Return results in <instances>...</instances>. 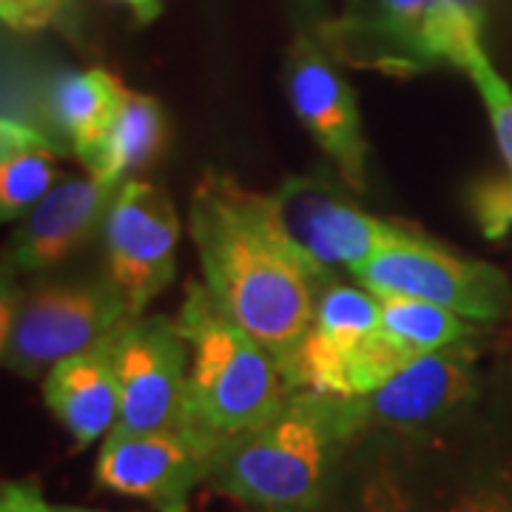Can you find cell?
Instances as JSON below:
<instances>
[{
    "instance_id": "cell-23",
    "label": "cell",
    "mask_w": 512,
    "mask_h": 512,
    "mask_svg": "<svg viewBox=\"0 0 512 512\" xmlns=\"http://www.w3.org/2000/svg\"><path fill=\"white\" fill-rule=\"evenodd\" d=\"M450 512H512V476H493L464 490Z\"/></svg>"
},
{
    "instance_id": "cell-10",
    "label": "cell",
    "mask_w": 512,
    "mask_h": 512,
    "mask_svg": "<svg viewBox=\"0 0 512 512\" xmlns=\"http://www.w3.org/2000/svg\"><path fill=\"white\" fill-rule=\"evenodd\" d=\"M271 205L288 239L328 274L333 268H348L353 274L379 248L410 231L399 222L367 214L325 177L285 180L271 194Z\"/></svg>"
},
{
    "instance_id": "cell-12",
    "label": "cell",
    "mask_w": 512,
    "mask_h": 512,
    "mask_svg": "<svg viewBox=\"0 0 512 512\" xmlns=\"http://www.w3.org/2000/svg\"><path fill=\"white\" fill-rule=\"evenodd\" d=\"M478 350L470 339L424 353L370 396H362L365 430L421 433L450 419L478 393Z\"/></svg>"
},
{
    "instance_id": "cell-18",
    "label": "cell",
    "mask_w": 512,
    "mask_h": 512,
    "mask_svg": "<svg viewBox=\"0 0 512 512\" xmlns=\"http://www.w3.org/2000/svg\"><path fill=\"white\" fill-rule=\"evenodd\" d=\"M379 299H382V330L413 359L464 342L476 333L470 319L433 302L407 299V296H379Z\"/></svg>"
},
{
    "instance_id": "cell-19",
    "label": "cell",
    "mask_w": 512,
    "mask_h": 512,
    "mask_svg": "<svg viewBox=\"0 0 512 512\" xmlns=\"http://www.w3.org/2000/svg\"><path fill=\"white\" fill-rule=\"evenodd\" d=\"M345 512H419L399 467L387 456H373L359 470L345 501Z\"/></svg>"
},
{
    "instance_id": "cell-16",
    "label": "cell",
    "mask_w": 512,
    "mask_h": 512,
    "mask_svg": "<svg viewBox=\"0 0 512 512\" xmlns=\"http://www.w3.org/2000/svg\"><path fill=\"white\" fill-rule=\"evenodd\" d=\"M60 146L32 123L3 117L0 123V214L20 220L43 200L60 177Z\"/></svg>"
},
{
    "instance_id": "cell-20",
    "label": "cell",
    "mask_w": 512,
    "mask_h": 512,
    "mask_svg": "<svg viewBox=\"0 0 512 512\" xmlns=\"http://www.w3.org/2000/svg\"><path fill=\"white\" fill-rule=\"evenodd\" d=\"M467 208L487 239H504L512 231V180L501 174H484L467 188Z\"/></svg>"
},
{
    "instance_id": "cell-15",
    "label": "cell",
    "mask_w": 512,
    "mask_h": 512,
    "mask_svg": "<svg viewBox=\"0 0 512 512\" xmlns=\"http://www.w3.org/2000/svg\"><path fill=\"white\" fill-rule=\"evenodd\" d=\"M43 399L77 447L109 436L120 421V384L103 345L57 362L43 379Z\"/></svg>"
},
{
    "instance_id": "cell-5",
    "label": "cell",
    "mask_w": 512,
    "mask_h": 512,
    "mask_svg": "<svg viewBox=\"0 0 512 512\" xmlns=\"http://www.w3.org/2000/svg\"><path fill=\"white\" fill-rule=\"evenodd\" d=\"M128 316L126 299L106 282H49L3 293V362L23 379L97 348Z\"/></svg>"
},
{
    "instance_id": "cell-13",
    "label": "cell",
    "mask_w": 512,
    "mask_h": 512,
    "mask_svg": "<svg viewBox=\"0 0 512 512\" xmlns=\"http://www.w3.org/2000/svg\"><path fill=\"white\" fill-rule=\"evenodd\" d=\"M111 191V185L100 183L92 174L86 180L57 183L32 211L20 217L12 242L15 271H49L74 254L94 234Z\"/></svg>"
},
{
    "instance_id": "cell-3",
    "label": "cell",
    "mask_w": 512,
    "mask_h": 512,
    "mask_svg": "<svg viewBox=\"0 0 512 512\" xmlns=\"http://www.w3.org/2000/svg\"><path fill=\"white\" fill-rule=\"evenodd\" d=\"M177 328L191 350L185 421L220 441L271 421L293 396L274 350L239 325L200 282H188Z\"/></svg>"
},
{
    "instance_id": "cell-26",
    "label": "cell",
    "mask_w": 512,
    "mask_h": 512,
    "mask_svg": "<svg viewBox=\"0 0 512 512\" xmlns=\"http://www.w3.org/2000/svg\"><path fill=\"white\" fill-rule=\"evenodd\" d=\"M55 512H103V510H83V507H57Z\"/></svg>"
},
{
    "instance_id": "cell-4",
    "label": "cell",
    "mask_w": 512,
    "mask_h": 512,
    "mask_svg": "<svg viewBox=\"0 0 512 512\" xmlns=\"http://www.w3.org/2000/svg\"><path fill=\"white\" fill-rule=\"evenodd\" d=\"M484 20L487 0H345L319 40L333 60L390 77L444 63L467 72L484 55Z\"/></svg>"
},
{
    "instance_id": "cell-1",
    "label": "cell",
    "mask_w": 512,
    "mask_h": 512,
    "mask_svg": "<svg viewBox=\"0 0 512 512\" xmlns=\"http://www.w3.org/2000/svg\"><path fill=\"white\" fill-rule=\"evenodd\" d=\"M188 228L211 296L265 348L288 353L313 325L333 274L288 239L271 197L220 171L200 177Z\"/></svg>"
},
{
    "instance_id": "cell-11",
    "label": "cell",
    "mask_w": 512,
    "mask_h": 512,
    "mask_svg": "<svg viewBox=\"0 0 512 512\" xmlns=\"http://www.w3.org/2000/svg\"><path fill=\"white\" fill-rule=\"evenodd\" d=\"M285 86L299 123L316 140L356 194L365 191L367 143L356 94L333 57L311 40L296 37L285 60Z\"/></svg>"
},
{
    "instance_id": "cell-14",
    "label": "cell",
    "mask_w": 512,
    "mask_h": 512,
    "mask_svg": "<svg viewBox=\"0 0 512 512\" xmlns=\"http://www.w3.org/2000/svg\"><path fill=\"white\" fill-rule=\"evenodd\" d=\"M123 94L126 86L106 69L52 74L37 103L40 128L57 146L72 148L92 174L103 160Z\"/></svg>"
},
{
    "instance_id": "cell-25",
    "label": "cell",
    "mask_w": 512,
    "mask_h": 512,
    "mask_svg": "<svg viewBox=\"0 0 512 512\" xmlns=\"http://www.w3.org/2000/svg\"><path fill=\"white\" fill-rule=\"evenodd\" d=\"M120 3L131 6V12L137 15V20H140V23L154 20L157 15H160V9H163V0H120Z\"/></svg>"
},
{
    "instance_id": "cell-8",
    "label": "cell",
    "mask_w": 512,
    "mask_h": 512,
    "mask_svg": "<svg viewBox=\"0 0 512 512\" xmlns=\"http://www.w3.org/2000/svg\"><path fill=\"white\" fill-rule=\"evenodd\" d=\"M220 444L191 421L151 433L111 430L94 478L111 493L140 498L157 512H185L194 487L211 478Z\"/></svg>"
},
{
    "instance_id": "cell-6",
    "label": "cell",
    "mask_w": 512,
    "mask_h": 512,
    "mask_svg": "<svg viewBox=\"0 0 512 512\" xmlns=\"http://www.w3.org/2000/svg\"><path fill=\"white\" fill-rule=\"evenodd\" d=\"M353 276L376 296L424 299L470 322H498L512 311V285L504 271L453 254L416 231L387 242Z\"/></svg>"
},
{
    "instance_id": "cell-22",
    "label": "cell",
    "mask_w": 512,
    "mask_h": 512,
    "mask_svg": "<svg viewBox=\"0 0 512 512\" xmlns=\"http://www.w3.org/2000/svg\"><path fill=\"white\" fill-rule=\"evenodd\" d=\"M66 0H0V18L15 32H40L52 26Z\"/></svg>"
},
{
    "instance_id": "cell-24",
    "label": "cell",
    "mask_w": 512,
    "mask_h": 512,
    "mask_svg": "<svg viewBox=\"0 0 512 512\" xmlns=\"http://www.w3.org/2000/svg\"><path fill=\"white\" fill-rule=\"evenodd\" d=\"M35 481H3L0 487V512H55Z\"/></svg>"
},
{
    "instance_id": "cell-17",
    "label": "cell",
    "mask_w": 512,
    "mask_h": 512,
    "mask_svg": "<svg viewBox=\"0 0 512 512\" xmlns=\"http://www.w3.org/2000/svg\"><path fill=\"white\" fill-rule=\"evenodd\" d=\"M165 140L168 120L163 106L148 94L126 89L103 148V160L92 171V177L117 188L134 171L154 163L165 148Z\"/></svg>"
},
{
    "instance_id": "cell-9",
    "label": "cell",
    "mask_w": 512,
    "mask_h": 512,
    "mask_svg": "<svg viewBox=\"0 0 512 512\" xmlns=\"http://www.w3.org/2000/svg\"><path fill=\"white\" fill-rule=\"evenodd\" d=\"M180 217L163 188L126 180L106 211V259L111 285L128 316H143L174 279Z\"/></svg>"
},
{
    "instance_id": "cell-7",
    "label": "cell",
    "mask_w": 512,
    "mask_h": 512,
    "mask_svg": "<svg viewBox=\"0 0 512 512\" xmlns=\"http://www.w3.org/2000/svg\"><path fill=\"white\" fill-rule=\"evenodd\" d=\"M120 384L117 433L177 427L188 407V342L165 316H131L100 342Z\"/></svg>"
},
{
    "instance_id": "cell-21",
    "label": "cell",
    "mask_w": 512,
    "mask_h": 512,
    "mask_svg": "<svg viewBox=\"0 0 512 512\" xmlns=\"http://www.w3.org/2000/svg\"><path fill=\"white\" fill-rule=\"evenodd\" d=\"M467 74L476 80L478 94L487 106V114L493 120L498 151L504 160V174L512 180V89L504 83V77L495 72V66L487 60V55H478Z\"/></svg>"
},
{
    "instance_id": "cell-2",
    "label": "cell",
    "mask_w": 512,
    "mask_h": 512,
    "mask_svg": "<svg viewBox=\"0 0 512 512\" xmlns=\"http://www.w3.org/2000/svg\"><path fill=\"white\" fill-rule=\"evenodd\" d=\"M362 433L359 399L293 393L274 419L222 441L208 484L256 512H319L333 456Z\"/></svg>"
}]
</instances>
